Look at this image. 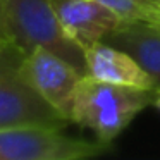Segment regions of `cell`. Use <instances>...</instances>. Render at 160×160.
Instances as JSON below:
<instances>
[{
    "instance_id": "cell-1",
    "label": "cell",
    "mask_w": 160,
    "mask_h": 160,
    "mask_svg": "<svg viewBox=\"0 0 160 160\" xmlns=\"http://www.w3.org/2000/svg\"><path fill=\"white\" fill-rule=\"evenodd\" d=\"M153 93L155 90L114 84L83 76L74 95L71 122L90 129L95 139L112 146L136 115L153 103Z\"/></svg>"
},
{
    "instance_id": "cell-2",
    "label": "cell",
    "mask_w": 160,
    "mask_h": 160,
    "mask_svg": "<svg viewBox=\"0 0 160 160\" xmlns=\"http://www.w3.org/2000/svg\"><path fill=\"white\" fill-rule=\"evenodd\" d=\"M11 43L24 53L47 48L84 74V50L67 36L50 0H5Z\"/></svg>"
},
{
    "instance_id": "cell-3",
    "label": "cell",
    "mask_w": 160,
    "mask_h": 160,
    "mask_svg": "<svg viewBox=\"0 0 160 160\" xmlns=\"http://www.w3.org/2000/svg\"><path fill=\"white\" fill-rule=\"evenodd\" d=\"M21 59L22 53L14 47L0 50V129L22 126L64 129L69 121L21 76Z\"/></svg>"
},
{
    "instance_id": "cell-4",
    "label": "cell",
    "mask_w": 160,
    "mask_h": 160,
    "mask_svg": "<svg viewBox=\"0 0 160 160\" xmlns=\"http://www.w3.org/2000/svg\"><path fill=\"white\" fill-rule=\"evenodd\" d=\"M110 148L98 139L72 138L53 128L0 129V160H84L105 155Z\"/></svg>"
},
{
    "instance_id": "cell-5",
    "label": "cell",
    "mask_w": 160,
    "mask_h": 160,
    "mask_svg": "<svg viewBox=\"0 0 160 160\" xmlns=\"http://www.w3.org/2000/svg\"><path fill=\"white\" fill-rule=\"evenodd\" d=\"M19 72L35 91L71 122L74 95L84 76L79 69L47 48H33L19 62Z\"/></svg>"
},
{
    "instance_id": "cell-6",
    "label": "cell",
    "mask_w": 160,
    "mask_h": 160,
    "mask_svg": "<svg viewBox=\"0 0 160 160\" xmlns=\"http://www.w3.org/2000/svg\"><path fill=\"white\" fill-rule=\"evenodd\" d=\"M60 26L83 50L103 42L122 21L98 0H50Z\"/></svg>"
},
{
    "instance_id": "cell-7",
    "label": "cell",
    "mask_w": 160,
    "mask_h": 160,
    "mask_svg": "<svg viewBox=\"0 0 160 160\" xmlns=\"http://www.w3.org/2000/svg\"><path fill=\"white\" fill-rule=\"evenodd\" d=\"M84 76L114 84L157 90L155 81L134 57L107 42H98L84 50Z\"/></svg>"
},
{
    "instance_id": "cell-8",
    "label": "cell",
    "mask_w": 160,
    "mask_h": 160,
    "mask_svg": "<svg viewBox=\"0 0 160 160\" xmlns=\"http://www.w3.org/2000/svg\"><path fill=\"white\" fill-rule=\"evenodd\" d=\"M103 42L132 55L160 88V26L146 22H122Z\"/></svg>"
},
{
    "instance_id": "cell-9",
    "label": "cell",
    "mask_w": 160,
    "mask_h": 160,
    "mask_svg": "<svg viewBox=\"0 0 160 160\" xmlns=\"http://www.w3.org/2000/svg\"><path fill=\"white\" fill-rule=\"evenodd\" d=\"M122 22H146L160 26L158 0H98Z\"/></svg>"
},
{
    "instance_id": "cell-10",
    "label": "cell",
    "mask_w": 160,
    "mask_h": 160,
    "mask_svg": "<svg viewBox=\"0 0 160 160\" xmlns=\"http://www.w3.org/2000/svg\"><path fill=\"white\" fill-rule=\"evenodd\" d=\"M5 47H12L7 28V14H5V0H0V50Z\"/></svg>"
},
{
    "instance_id": "cell-11",
    "label": "cell",
    "mask_w": 160,
    "mask_h": 160,
    "mask_svg": "<svg viewBox=\"0 0 160 160\" xmlns=\"http://www.w3.org/2000/svg\"><path fill=\"white\" fill-rule=\"evenodd\" d=\"M152 105L160 110V88H158V90H155V93H153V103Z\"/></svg>"
},
{
    "instance_id": "cell-12",
    "label": "cell",
    "mask_w": 160,
    "mask_h": 160,
    "mask_svg": "<svg viewBox=\"0 0 160 160\" xmlns=\"http://www.w3.org/2000/svg\"><path fill=\"white\" fill-rule=\"evenodd\" d=\"M158 4H160V0H158Z\"/></svg>"
}]
</instances>
